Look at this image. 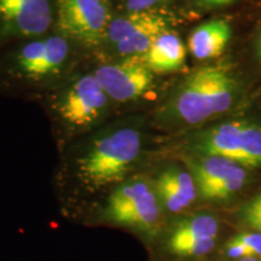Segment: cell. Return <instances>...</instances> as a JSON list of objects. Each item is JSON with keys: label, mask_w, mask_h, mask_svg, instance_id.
I'll return each mask as SVG.
<instances>
[{"label": "cell", "mask_w": 261, "mask_h": 261, "mask_svg": "<svg viewBox=\"0 0 261 261\" xmlns=\"http://www.w3.org/2000/svg\"><path fill=\"white\" fill-rule=\"evenodd\" d=\"M237 92L233 76L223 65L202 67L184 80L169 102L172 114L197 125L232 107Z\"/></svg>", "instance_id": "cell-2"}, {"label": "cell", "mask_w": 261, "mask_h": 261, "mask_svg": "<svg viewBox=\"0 0 261 261\" xmlns=\"http://www.w3.org/2000/svg\"><path fill=\"white\" fill-rule=\"evenodd\" d=\"M185 55L187 51L180 38L167 31L156 39L143 60L152 73H171L181 67Z\"/></svg>", "instance_id": "cell-13"}, {"label": "cell", "mask_w": 261, "mask_h": 261, "mask_svg": "<svg viewBox=\"0 0 261 261\" xmlns=\"http://www.w3.org/2000/svg\"><path fill=\"white\" fill-rule=\"evenodd\" d=\"M238 241L246 244L255 256H261V233H242L236 236Z\"/></svg>", "instance_id": "cell-19"}, {"label": "cell", "mask_w": 261, "mask_h": 261, "mask_svg": "<svg viewBox=\"0 0 261 261\" xmlns=\"http://www.w3.org/2000/svg\"><path fill=\"white\" fill-rule=\"evenodd\" d=\"M156 188H158L160 200L167 207V210L173 212V213H178V212L187 208L188 205H190V203L185 198H182L177 192L171 190V189L161 184V182H158V187Z\"/></svg>", "instance_id": "cell-17"}, {"label": "cell", "mask_w": 261, "mask_h": 261, "mask_svg": "<svg viewBox=\"0 0 261 261\" xmlns=\"http://www.w3.org/2000/svg\"><path fill=\"white\" fill-rule=\"evenodd\" d=\"M168 31V19L158 10L129 12L112 19L106 39L116 51L128 58L144 57L154 41Z\"/></svg>", "instance_id": "cell-7"}, {"label": "cell", "mask_w": 261, "mask_h": 261, "mask_svg": "<svg viewBox=\"0 0 261 261\" xmlns=\"http://www.w3.org/2000/svg\"><path fill=\"white\" fill-rule=\"evenodd\" d=\"M107 215L114 223L143 230H154L160 223L161 208L158 196L150 189L122 207L107 212Z\"/></svg>", "instance_id": "cell-11"}, {"label": "cell", "mask_w": 261, "mask_h": 261, "mask_svg": "<svg viewBox=\"0 0 261 261\" xmlns=\"http://www.w3.org/2000/svg\"><path fill=\"white\" fill-rule=\"evenodd\" d=\"M226 254L232 259H243V257H249V256H255L252 250L248 248L246 244L238 241L236 237L231 238L228 241L227 246H226Z\"/></svg>", "instance_id": "cell-18"}, {"label": "cell", "mask_w": 261, "mask_h": 261, "mask_svg": "<svg viewBox=\"0 0 261 261\" xmlns=\"http://www.w3.org/2000/svg\"><path fill=\"white\" fill-rule=\"evenodd\" d=\"M202 2L205 3L208 5H213V6H219V5H226L232 3L233 0H202Z\"/></svg>", "instance_id": "cell-23"}, {"label": "cell", "mask_w": 261, "mask_h": 261, "mask_svg": "<svg viewBox=\"0 0 261 261\" xmlns=\"http://www.w3.org/2000/svg\"><path fill=\"white\" fill-rule=\"evenodd\" d=\"M215 247V238L203 240H187L178 242H169L172 253L180 256H202L211 253Z\"/></svg>", "instance_id": "cell-16"}, {"label": "cell", "mask_w": 261, "mask_h": 261, "mask_svg": "<svg viewBox=\"0 0 261 261\" xmlns=\"http://www.w3.org/2000/svg\"><path fill=\"white\" fill-rule=\"evenodd\" d=\"M140 148V133L133 127H122L94 137L75 160L77 178L92 190L121 180L138 159Z\"/></svg>", "instance_id": "cell-1"}, {"label": "cell", "mask_w": 261, "mask_h": 261, "mask_svg": "<svg viewBox=\"0 0 261 261\" xmlns=\"http://www.w3.org/2000/svg\"><path fill=\"white\" fill-rule=\"evenodd\" d=\"M158 182H161L171 190L177 192L179 196L185 198L190 204L195 201L196 195H197V189H196L194 178L184 171L169 169V171L163 172L160 175Z\"/></svg>", "instance_id": "cell-15"}, {"label": "cell", "mask_w": 261, "mask_h": 261, "mask_svg": "<svg viewBox=\"0 0 261 261\" xmlns=\"http://www.w3.org/2000/svg\"><path fill=\"white\" fill-rule=\"evenodd\" d=\"M109 99L128 102L142 97L152 85V71L143 58H127L121 63L99 67L94 71Z\"/></svg>", "instance_id": "cell-9"}, {"label": "cell", "mask_w": 261, "mask_h": 261, "mask_svg": "<svg viewBox=\"0 0 261 261\" xmlns=\"http://www.w3.org/2000/svg\"><path fill=\"white\" fill-rule=\"evenodd\" d=\"M195 179L202 197L224 200L244 187L247 173L236 162L208 155L195 166Z\"/></svg>", "instance_id": "cell-10"}, {"label": "cell", "mask_w": 261, "mask_h": 261, "mask_svg": "<svg viewBox=\"0 0 261 261\" xmlns=\"http://www.w3.org/2000/svg\"><path fill=\"white\" fill-rule=\"evenodd\" d=\"M244 220L248 226L261 233V211H247L244 210Z\"/></svg>", "instance_id": "cell-21"}, {"label": "cell", "mask_w": 261, "mask_h": 261, "mask_svg": "<svg viewBox=\"0 0 261 261\" xmlns=\"http://www.w3.org/2000/svg\"><path fill=\"white\" fill-rule=\"evenodd\" d=\"M203 151L246 167H261V128L244 121L213 127L202 140Z\"/></svg>", "instance_id": "cell-6"}, {"label": "cell", "mask_w": 261, "mask_h": 261, "mask_svg": "<svg viewBox=\"0 0 261 261\" xmlns=\"http://www.w3.org/2000/svg\"><path fill=\"white\" fill-rule=\"evenodd\" d=\"M218 221L211 215H198L191 219L181 221L169 238V242L187 240H203V238H217Z\"/></svg>", "instance_id": "cell-14"}, {"label": "cell", "mask_w": 261, "mask_h": 261, "mask_svg": "<svg viewBox=\"0 0 261 261\" xmlns=\"http://www.w3.org/2000/svg\"><path fill=\"white\" fill-rule=\"evenodd\" d=\"M231 38L230 24L224 19L204 22L189 37V50L197 60L219 57Z\"/></svg>", "instance_id": "cell-12"}, {"label": "cell", "mask_w": 261, "mask_h": 261, "mask_svg": "<svg viewBox=\"0 0 261 261\" xmlns=\"http://www.w3.org/2000/svg\"><path fill=\"white\" fill-rule=\"evenodd\" d=\"M247 211H261V192L257 194L255 197L250 201V203L248 204V207L246 208Z\"/></svg>", "instance_id": "cell-22"}, {"label": "cell", "mask_w": 261, "mask_h": 261, "mask_svg": "<svg viewBox=\"0 0 261 261\" xmlns=\"http://www.w3.org/2000/svg\"><path fill=\"white\" fill-rule=\"evenodd\" d=\"M50 0H0V39L27 40L45 35L52 24Z\"/></svg>", "instance_id": "cell-8"}, {"label": "cell", "mask_w": 261, "mask_h": 261, "mask_svg": "<svg viewBox=\"0 0 261 261\" xmlns=\"http://www.w3.org/2000/svg\"><path fill=\"white\" fill-rule=\"evenodd\" d=\"M259 50H260V55H261V39H260V42H259Z\"/></svg>", "instance_id": "cell-25"}, {"label": "cell", "mask_w": 261, "mask_h": 261, "mask_svg": "<svg viewBox=\"0 0 261 261\" xmlns=\"http://www.w3.org/2000/svg\"><path fill=\"white\" fill-rule=\"evenodd\" d=\"M109 97L104 92L94 74L75 76L55 96V113L70 132L89 129L107 112Z\"/></svg>", "instance_id": "cell-4"}, {"label": "cell", "mask_w": 261, "mask_h": 261, "mask_svg": "<svg viewBox=\"0 0 261 261\" xmlns=\"http://www.w3.org/2000/svg\"><path fill=\"white\" fill-rule=\"evenodd\" d=\"M238 261H259L256 259V256H249V257H243V259H240Z\"/></svg>", "instance_id": "cell-24"}, {"label": "cell", "mask_w": 261, "mask_h": 261, "mask_svg": "<svg viewBox=\"0 0 261 261\" xmlns=\"http://www.w3.org/2000/svg\"><path fill=\"white\" fill-rule=\"evenodd\" d=\"M163 2H166V0H127L126 8L128 12H142L154 10L155 6Z\"/></svg>", "instance_id": "cell-20"}, {"label": "cell", "mask_w": 261, "mask_h": 261, "mask_svg": "<svg viewBox=\"0 0 261 261\" xmlns=\"http://www.w3.org/2000/svg\"><path fill=\"white\" fill-rule=\"evenodd\" d=\"M112 22L107 0H57V25L71 41L96 46Z\"/></svg>", "instance_id": "cell-5"}, {"label": "cell", "mask_w": 261, "mask_h": 261, "mask_svg": "<svg viewBox=\"0 0 261 261\" xmlns=\"http://www.w3.org/2000/svg\"><path fill=\"white\" fill-rule=\"evenodd\" d=\"M71 40L62 34L21 40L6 54L4 69L12 79L23 84H47L67 71L73 61Z\"/></svg>", "instance_id": "cell-3"}]
</instances>
